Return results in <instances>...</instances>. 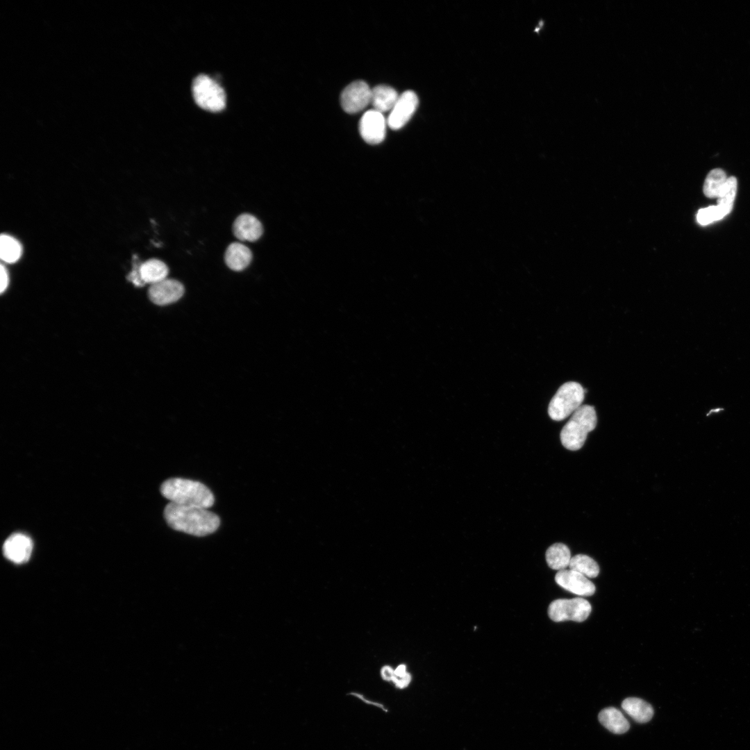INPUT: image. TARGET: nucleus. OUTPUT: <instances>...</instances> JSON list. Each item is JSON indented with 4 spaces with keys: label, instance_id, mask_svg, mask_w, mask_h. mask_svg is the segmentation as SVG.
<instances>
[{
    "label": "nucleus",
    "instance_id": "18",
    "mask_svg": "<svg viewBox=\"0 0 750 750\" xmlns=\"http://www.w3.org/2000/svg\"><path fill=\"white\" fill-rule=\"evenodd\" d=\"M168 272L169 269L166 264L156 258L149 259L142 263L140 266V274L143 281L150 285L167 278Z\"/></svg>",
    "mask_w": 750,
    "mask_h": 750
},
{
    "label": "nucleus",
    "instance_id": "21",
    "mask_svg": "<svg viewBox=\"0 0 750 750\" xmlns=\"http://www.w3.org/2000/svg\"><path fill=\"white\" fill-rule=\"evenodd\" d=\"M22 248L21 244L15 238L1 234L0 238V257L8 263H13L21 257Z\"/></svg>",
    "mask_w": 750,
    "mask_h": 750
},
{
    "label": "nucleus",
    "instance_id": "12",
    "mask_svg": "<svg viewBox=\"0 0 750 750\" xmlns=\"http://www.w3.org/2000/svg\"><path fill=\"white\" fill-rule=\"evenodd\" d=\"M33 542L26 535L15 533L10 535L3 545L4 556L9 560L22 564L27 562L32 553Z\"/></svg>",
    "mask_w": 750,
    "mask_h": 750
},
{
    "label": "nucleus",
    "instance_id": "7",
    "mask_svg": "<svg viewBox=\"0 0 750 750\" xmlns=\"http://www.w3.org/2000/svg\"><path fill=\"white\" fill-rule=\"evenodd\" d=\"M372 89L361 80L348 85L342 92L340 103L343 110L350 114L358 112L371 102Z\"/></svg>",
    "mask_w": 750,
    "mask_h": 750
},
{
    "label": "nucleus",
    "instance_id": "26",
    "mask_svg": "<svg viewBox=\"0 0 750 750\" xmlns=\"http://www.w3.org/2000/svg\"><path fill=\"white\" fill-rule=\"evenodd\" d=\"M412 679L411 674L408 672L406 676L400 678H394L392 680L393 683L397 688L403 689L410 684Z\"/></svg>",
    "mask_w": 750,
    "mask_h": 750
},
{
    "label": "nucleus",
    "instance_id": "27",
    "mask_svg": "<svg viewBox=\"0 0 750 750\" xmlns=\"http://www.w3.org/2000/svg\"><path fill=\"white\" fill-rule=\"evenodd\" d=\"M0 274H1L0 291H1V293H3L6 290V288L8 287V282H9V278H8L9 276H8V271H7L6 268L3 265H1Z\"/></svg>",
    "mask_w": 750,
    "mask_h": 750
},
{
    "label": "nucleus",
    "instance_id": "2",
    "mask_svg": "<svg viewBox=\"0 0 750 750\" xmlns=\"http://www.w3.org/2000/svg\"><path fill=\"white\" fill-rule=\"evenodd\" d=\"M160 492L170 502L181 506L208 509L215 501L213 494L204 484L181 478L166 480L160 486Z\"/></svg>",
    "mask_w": 750,
    "mask_h": 750
},
{
    "label": "nucleus",
    "instance_id": "25",
    "mask_svg": "<svg viewBox=\"0 0 750 750\" xmlns=\"http://www.w3.org/2000/svg\"><path fill=\"white\" fill-rule=\"evenodd\" d=\"M142 264V263H141ZM140 263H135L132 271L128 275V279L131 281L135 286L141 287L145 283L143 281L140 274Z\"/></svg>",
    "mask_w": 750,
    "mask_h": 750
},
{
    "label": "nucleus",
    "instance_id": "23",
    "mask_svg": "<svg viewBox=\"0 0 750 750\" xmlns=\"http://www.w3.org/2000/svg\"><path fill=\"white\" fill-rule=\"evenodd\" d=\"M727 177L722 169H714L707 175L703 184V193L708 198H717Z\"/></svg>",
    "mask_w": 750,
    "mask_h": 750
},
{
    "label": "nucleus",
    "instance_id": "16",
    "mask_svg": "<svg viewBox=\"0 0 750 750\" xmlns=\"http://www.w3.org/2000/svg\"><path fill=\"white\" fill-rule=\"evenodd\" d=\"M599 720L604 727L616 734L624 733L630 727L622 712L614 707L606 708L600 711Z\"/></svg>",
    "mask_w": 750,
    "mask_h": 750
},
{
    "label": "nucleus",
    "instance_id": "5",
    "mask_svg": "<svg viewBox=\"0 0 750 750\" xmlns=\"http://www.w3.org/2000/svg\"><path fill=\"white\" fill-rule=\"evenodd\" d=\"M192 94L196 103L210 112L222 111L226 106V94L215 80L207 75L197 76L192 83Z\"/></svg>",
    "mask_w": 750,
    "mask_h": 750
},
{
    "label": "nucleus",
    "instance_id": "22",
    "mask_svg": "<svg viewBox=\"0 0 750 750\" xmlns=\"http://www.w3.org/2000/svg\"><path fill=\"white\" fill-rule=\"evenodd\" d=\"M569 568L584 575L587 578H595L599 574L597 562L591 557L578 554L572 557Z\"/></svg>",
    "mask_w": 750,
    "mask_h": 750
},
{
    "label": "nucleus",
    "instance_id": "17",
    "mask_svg": "<svg viewBox=\"0 0 750 750\" xmlns=\"http://www.w3.org/2000/svg\"><path fill=\"white\" fill-rule=\"evenodd\" d=\"M622 707L629 716L639 723H646L650 721L653 715L652 706L639 698L628 697L625 699L622 703Z\"/></svg>",
    "mask_w": 750,
    "mask_h": 750
},
{
    "label": "nucleus",
    "instance_id": "29",
    "mask_svg": "<svg viewBox=\"0 0 750 750\" xmlns=\"http://www.w3.org/2000/svg\"><path fill=\"white\" fill-rule=\"evenodd\" d=\"M351 695H353V696H355V697H358L359 699H360L361 700H362V701H363L364 702H365L366 703H369V704H372V705H374V706H378V707H379V708H382L383 710H385V711H386V710L385 709L384 706H383V705H381V704H380V703H376V702H372V701H369V700H367V699H365L364 698V697H363V696H362V694H358V693H351Z\"/></svg>",
    "mask_w": 750,
    "mask_h": 750
},
{
    "label": "nucleus",
    "instance_id": "14",
    "mask_svg": "<svg viewBox=\"0 0 750 750\" xmlns=\"http://www.w3.org/2000/svg\"><path fill=\"white\" fill-rule=\"evenodd\" d=\"M252 253L244 244L239 242L231 243L226 249L224 260L226 265L234 271H242L251 262Z\"/></svg>",
    "mask_w": 750,
    "mask_h": 750
},
{
    "label": "nucleus",
    "instance_id": "15",
    "mask_svg": "<svg viewBox=\"0 0 750 750\" xmlns=\"http://www.w3.org/2000/svg\"><path fill=\"white\" fill-rule=\"evenodd\" d=\"M399 94L392 87L378 85L372 89L371 102L374 110L381 113L391 110L395 105Z\"/></svg>",
    "mask_w": 750,
    "mask_h": 750
},
{
    "label": "nucleus",
    "instance_id": "24",
    "mask_svg": "<svg viewBox=\"0 0 750 750\" xmlns=\"http://www.w3.org/2000/svg\"><path fill=\"white\" fill-rule=\"evenodd\" d=\"M697 222L703 226L722 219L717 206H710L700 209L697 215Z\"/></svg>",
    "mask_w": 750,
    "mask_h": 750
},
{
    "label": "nucleus",
    "instance_id": "28",
    "mask_svg": "<svg viewBox=\"0 0 750 750\" xmlns=\"http://www.w3.org/2000/svg\"><path fill=\"white\" fill-rule=\"evenodd\" d=\"M381 675L383 680L392 681L394 676V669L390 665H384L381 669Z\"/></svg>",
    "mask_w": 750,
    "mask_h": 750
},
{
    "label": "nucleus",
    "instance_id": "10",
    "mask_svg": "<svg viewBox=\"0 0 750 750\" xmlns=\"http://www.w3.org/2000/svg\"><path fill=\"white\" fill-rule=\"evenodd\" d=\"M555 581L567 591L581 597L591 596L596 590L594 583L586 576L570 569L558 571Z\"/></svg>",
    "mask_w": 750,
    "mask_h": 750
},
{
    "label": "nucleus",
    "instance_id": "20",
    "mask_svg": "<svg viewBox=\"0 0 750 750\" xmlns=\"http://www.w3.org/2000/svg\"><path fill=\"white\" fill-rule=\"evenodd\" d=\"M737 187L738 182L735 177L731 176L727 178L724 187L717 198V207L722 219L732 210L736 195Z\"/></svg>",
    "mask_w": 750,
    "mask_h": 750
},
{
    "label": "nucleus",
    "instance_id": "11",
    "mask_svg": "<svg viewBox=\"0 0 750 750\" xmlns=\"http://www.w3.org/2000/svg\"><path fill=\"white\" fill-rule=\"evenodd\" d=\"M183 294L184 287L182 283L169 278L151 285L148 291L149 299L159 306L174 303L179 300Z\"/></svg>",
    "mask_w": 750,
    "mask_h": 750
},
{
    "label": "nucleus",
    "instance_id": "3",
    "mask_svg": "<svg viewBox=\"0 0 750 750\" xmlns=\"http://www.w3.org/2000/svg\"><path fill=\"white\" fill-rule=\"evenodd\" d=\"M597 422L595 409L582 405L572 415L560 432L562 444L567 449L576 451L584 444L588 433L593 431Z\"/></svg>",
    "mask_w": 750,
    "mask_h": 750
},
{
    "label": "nucleus",
    "instance_id": "19",
    "mask_svg": "<svg viewBox=\"0 0 750 750\" xmlns=\"http://www.w3.org/2000/svg\"><path fill=\"white\" fill-rule=\"evenodd\" d=\"M545 557L549 567L558 571L569 567L572 558L569 549L562 543H555L550 546L546 551Z\"/></svg>",
    "mask_w": 750,
    "mask_h": 750
},
{
    "label": "nucleus",
    "instance_id": "8",
    "mask_svg": "<svg viewBox=\"0 0 750 750\" xmlns=\"http://www.w3.org/2000/svg\"><path fill=\"white\" fill-rule=\"evenodd\" d=\"M418 105L417 94L411 90L403 92L390 110L387 124L392 130L402 128L411 118Z\"/></svg>",
    "mask_w": 750,
    "mask_h": 750
},
{
    "label": "nucleus",
    "instance_id": "9",
    "mask_svg": "<svg viewBox=\"0 0 750 750\" xmlns=\"http://www.w3.org/2000/svg\"><path fill=\"white\" fill-rule=\"evenodd\" d=\"M387 122L383 113L369 110L362 116L359 122V131L362 139L370 144L383 142L385 136Z\"/></svg>",
    "mask_w": 750,
    "mask_h": 750
},
{
    "label": "nucleus",
    "instance_id": "6",
    "mask_svg": "<svg viewBox=\"0 0 750 750\" xmlns=\"http://www.w3.org/2000/svg\"><path fill=\"white\" fill-rule=\"evenodd\" d=\"M591 610L589 601L581 597L559 599L549 604L548 615L556 622L565 620L581 622L589 617Z\"/></svg>",
    "mask_w": 750,
    "mask_h": 750
},
{
    "label": "nucleus",
    "instance_id": "13",
    "mask_svg": "<svg viewBox=\"0 0 750 750\" xmlns=\"http://www.w3.org/2000/svg\"><path fill=\"white\" fill-rule=\"evenodd\" d=\"M233 231L238 239L253 242L260 238L263 228L261 222L256 217L244 213L235 219Z\"/></svg>",
    "mask_w": 750,
    "mask_h": 750
},
{
    "label": "nucleus",
    "instance_id": "4",
    "mask_svg": "<svg viewBox=\"0 0 750 750\" xmlns=\"http://www.w3.org/2000/svg\"><path fill=\"white\" fill-rule=\"evenodd\" d=\"M584 397L585 390L580 383L575 381L565 383L549 404V417L555 421L566 419L582 406Z\"/></svg>",
    "mask_w": 750,
    "mask_h": 750
},
{
    "label": "nucleus",
    "instance_id": "1",
    "mask_svg": "<svg viewBox=\"0 0 750 750\" xmlns=\"http://www.w3.org/2000/svg\"><path fill=\"white\" fill-rule=\"evenodd\" d=\"M164 517L173 529L201 537L214 533L219 526V517L207 508L169 503Z\"/></svg>",
    "mask_w": 750,
    "mask_h": 750
}]
</instances>
